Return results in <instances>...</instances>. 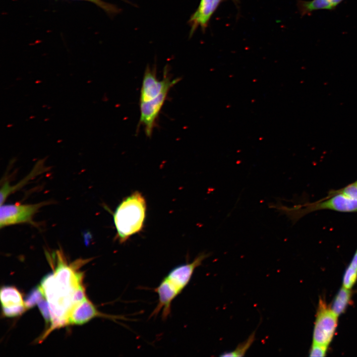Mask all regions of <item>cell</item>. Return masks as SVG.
<instances>
[{
	"label": "cell",
	"mask_w": 357,
	"mask_h": 357,
	"mask_svg": "<svg viewBox=\"0 0 357 357\" xmlns=\"http://www.w3.org/2000/svg\"><path fill=\"white\" fill-rule=\"evenodd\" d=\"M209 256V253H200L191 262L178 265L169 272L154 289L158 295V302L151 317L162 311V319H167L171 313L173 301L188 285L195 269Z\"/></svg>",
	"instance_id": "1"
},
{
	"label": "cell",
	"mask_w": 357,
	"mask_h": 357,
	"mask_svg": "<svg viewBox=\"0 0 357 357\" xmlns=\"http://www.w3.org/2000/svg\"><path fill=\"white\" fill-rule=\"evenodd\" d=\"M146 213V200L139 192H134L122 200L113 215L116 238L120 243L142 230Z\"/></svg>",
	"instance_id": "2"
},
{
	"label": "cell",
	"mask_w": 357,
	"mask_h": 357,
	"mask_svg": "<svg viewBox=\"0 0 357 357\" xmlns=\"http://www.w3.org/2000/svg\"><path fill=\"white\" fill-rule=\"evenodd\" d=\"M329 210L340 212H357V200L350 198L342 194L336 193L330 190L327 196L312 203L295 206L290 208L292 219L298 220L302 216L318 210Z\"/></svg>",
	"instance_id": "3"
},
{
	"label": "cell",
	"mask_w": 357,
	"mask_h": 357,
	"mask_svg": "<svg viewBox=\"0 0 357 357\" xmlns=\"http://www.w3.org/2000/svg\"><path fill=\"white\" fill-rule=\"evenodd\" d=\"M48 202L35 204H4L0 205V227L2 228L15 224L28 223L35 224L34 215Z\"/></svg>",
	"instance_id": "4"
},
{
	"label": "cell",
	"mask_w": 357,
	"mask_h": 357,
	"mask_svg": "<svg viewBox=\"0 0 357 357\" xmlns=\"http://www.w3.org/2000/svg\"><path fill=\"white\" fill-rule=\"evenodd\" d=\"M163 75L162 80H159L156 76V68L146 67L143 77L139 102L150 101L163 92L169 91L180 80L179 78L172 79L167 67L165 68Z\"/></svg>",
	"instance_id": "5"
},
{
	"label": "cell",
	"mask_w": 357,
	"mask_h": 357,
	"mask_svg": "<svg viewBox=\"0 0 357 357\" xmlns=\"http://www.w3.org/2000/svg\"><path fill=\"white\" fill-rule=\"evenodd\" d=\"M337 317L323 301H319L313 331V343L328 346L337 326Z\"/></svg>",
	"instance_id": "6"
},
{
	"label": "cell",
	"mask_w": 357,
	"mask_h": 357,
	"mask_svg": "<svg viewBox=\"0 0 357 357\" xmlns=\"http://www.w3.org/2000/svg\"><path fill=\"white\" fill-rule=\"evenodd\" d=\"M169 90H166L156 98L145 102H139L140 117L138 126L144 127L147 137H150L155 127L156 121L164 104Z\"/></svg>",
	"instance_id": "7"
},
{
	"label": "cell",
	"mask_w": 357,
	"mask_h": 357,
	"mask_svg": "<svg viewBox=\"0 0 357 357\" xmlns=\"http://www.w3.org/2000/svg\"><path fill=\"white\" fill-rule=\"evenodd\" d=\"M227 0H200L197 9L188 20L190 26L189 37H191L198 27L205 32L209 21L222 2ZM237 3L238 0H232Z\"/></svg>",
	"instance_id": "8"
},
{
	"label": "cell",
	"mask_w": 357,
	"mask_h": 357,
	"mask_svg": "<svg viewBox=\"0 0 357 357\" xmlns=\"http://www.w3.org/2000/svg\"><path fill=\"white\" fill-rule=\"evenodd\" d=\"M99 316L114 320L117 319L126 320V318L122 316L107 315L100 312L93 303L86 298L73 307L69 315L68 323L72 324L81 325L95 317Z\"/></svg>",
	"instance_id": "9"
},
{
	"label": "cell",
	"mask_w": 357,
	"mask_h": 357,
	"mask_svg": "<svg viewBox=\"0 0 357 357\" xmlns=\"http://www.w3.org/2000/svg\"><path fill=\"white\" fill-rule=\"evenodd\" d=\"M344 0H298L297 7L301 16L318 10H333Z\"/></svg>",
	"instance_id": "10"
},
{
	"label": "cell",
	"mask_w": 357,
	"mask_h": 357,
	"mask_svg": "<svg viewBox=\"0 0 357 357\" xmlns=\"http://www.w3.org/2000/svg\"><path fill=\"white\" fill-rule=\"evenodd\" d=\"M0 298L2 306L24 304L19 291L12 286L3 287L0 289Z\"/></svg>",
	"instance_id": "11"
},
{
	"label": "cell",
	"mask_w": 357,
	"mask_h": 357,
	"mask_svg": "<svg viewBox=\"0 0 357 357\" xmlns=\"http://www.w3.org/2000/svg\"><path fill=\"white\" fill-rule=\"evenodd\" d=\"M350 289L344 287L339 291L333 302L331 310L338 316L346 309L351 298Z\"/></svg>",
	"instance_id": "12"
},
{
	"label": "cell",
	"mask_w": 357,
	"mask_h": 357,
	"mask_svg": "<svg viewBox=\"0 0 357 357\" xmlns=\"http://www.w3.org/2000/svg\"><path fill=\"white\" fill-rule=\"evenodd\" d=\"M45 298L40 286L32 289L26 297L24 302L26 309L33 307Z\"/></svg>",
	"instance_id": "13"
},
{
	"label": "cell",
	"mask_w": 357,
	"mask_h": 357,
	"mask_svg": "<svg viewBox=\"0 0 357 357\" xmlns=\"http://www.w3.org/2000/svg\"><path fill=\"white\" fill-rule=\"evenodd\" d=\"M255 332L252 333L249 338L244 342L239 344L237 348L233 352H226L222 354L221 357H242L251 346L255 339Z\"/></svg>",
	"instance_id": "14"
},
{
	"label": "cell",
	"mask_w": 357,
	"mask_h": 357,
	"mask_svg": "<svg viewBox=\"0 0 357 357\" xmlns=\"http://www.w3.org/2000/svg\"><path fill=\"white\" fill-rule=\"evenodd\" d=\"M357 279V270L350 265L347 269L343 278V287L350 289Z\"/></svg>",
	"instance_id": "15"
},
{
	"label": "cell",
	"mask_w": 357,
	"mask_h": 357,
	"mask_svg": "<svg viewBox=\"0 0 357 357\" xmlns=\"http://www.w3.org/2000/svg\"><path fill=\"white\" fill-rule=\"evenodd\" d=\"M331 191L334 193H341L350 198L357 200V180L341 189Z\"/></svg>",
	"instance_id": "16"
},
{
	"label": "cell",
	"mask_w": 357,
	"mask_h": 357,
	"mask_svg": "<svg viewBox=\"0 0 357 357\" xmlns=\"http://www.w3.org/2000/svg\"><path fill=\"white\" fill-rule=\"evenodd\" d=\"M3 315L8 317L19 316L24 313L26 309L24 304L2 306Z\"/></svg>",
	"instance_id": "17"
},
{
	"label": "cell",
	"mask_w": 357,
	"mask_h": 357,
	"mask_svg": "<svg viewBox=\"0 0 357 357\" xmlns=\"http://www.w3.org/2000/svg\"><path fill=\"white\" fill-rule=\"evenodd\" d=\"M37 305L46 322L48 324L51 322V315L47 300L43 298Z\"/></svg>",
	"instance_id": "18"
},
{
	"label": "cell",
	"mask_w": 357,
	"mask_h": 357,
	"mask_svg": "<svg viewBox=\"0 0 357 357\" xmlns=\"http://www.w3.org/2000/svg\"><path fill=\"white\" fill-rule=\"evenodd\" d=\"M93 2L100 7L103 8L104 10L106 11L108 13L110 14H116L118 13L119 9L116 6L111 4L109 3H106L101 0H85Z\"/></svg>",
	"instance_id": "19"
},
{
	"label": "cell",
	"mask_w": 357,
	"mask_h": 357,
	"mask_svg": "<svg viewBox=\"0 0 357 357\" xmlns=\"http://www.w3.org/2000/svg\"><path fill=\"white\" fill-rule=\"evenodd\" d=\"M327 349V346L314 344L312 346L310 351V357H324Z\"/></svg>",
	"instance_id": "20"
}]
</instances>
